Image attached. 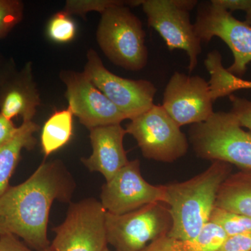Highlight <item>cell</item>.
<instances>
[{
    "mask_svg": "<svg viewBox=\"0 0 251 251\" xmlns=\"http://www.w3.org/2000/svg\"><path fill=\"white\" fill-rule=\"evenodd\" d=\"M75 188L60 161L44 162L22 184L0 198V233L21 238L33 250L47 249L50 211L54 201L68 202Z\"/></svg>",
    "mask_w": 251,
    "mask_h": 251,
    "instance_id": "6da1fadb",
    "label": "cell"
},
{
    "mask_svg": "<svg viewBox=\"0 0 251 251\" xmlns=\"http://www.w3.org/2000/svg\"><path fill=\"white\" fill-rule=\"evenodd\" d=\"M230 171L229 163L214 161L191 179L165 185V204L172 220L168 237L187 240L199 235L209 222L220 186Z\"/></svg>",
    "mask_w": 251,
    "mask_h": 251,
    "instance_id": "7a4b0ae2",
    "label": "cell"
},
{
    "mask_svg": "<svg viewBox=\"0 0 251 251\" xmlns=\"http://www.w3.org/2000/svg\"><path fill=\"white\" fill-rule=\"evenodd\" d=\"M189 140L202 159L251 171V131L243 129L231 112H214L205 122L191 126Z\"/></svg>",
    "mask_w": 251,
    "mask_h": 251,
    "instance_id": "3957f363",
    "label": "cell"
},
{
    "mask_svg": "<svg viewBox=\"0 0 251 251\" xmlns=\"http://www.w3.org/2000/svg\"><path fill=\"white\" fill-rule=\"evenodd\" d=\"M97 36L102 51L115 65L138 72L148 64L143 25L126 5L113 6L101 14Z\"/></svg>",
    "mask_w": 251,
    "mask_h": 251,
    "instance_id": "277c9868",
    "label": "cell"
},
{
    "mask_svg": "<svg viewBox=\"0 0 251 251\" xmlns=\"http://www.w3.org/2000/svg\"><path fill=\"white\" fill-rule=\"evenodd\" d=\"M197 4L195 0H140L149 27L161 35L168 49L183 50L187 53L189 73L197 67L198 56L202 52V42L189 14Z\"/></svg>",
    "mask_w": 251,
    "mask_h": 251,
    "instance_id": "5b68a950",
    "label": "cell"
},
{
    "mask_svg": "<svg viewBox=\"0 0 251 251\" xmlns=\"http://www.w3.org/2000/svg\"><path fill=\"white\" fill-rule=\"evenodd\" d=\"M171 226L168 206L162 202L125 214L106 212L105 215L107 241L117 251H141L150 243L168 234Z\"/></svg>",
    "mask_w": 251,
    "mask_h": 251,
    "instance_id": "8992f818",
    "label": "cell"
},
{
    "mask_svg": "<svg viewBox=\"0 0 251 251\" xmlns=\"http://www.w3.org/2000/svg\"><path fill=\"white\" fill-rule=\"evenodd\" d=\"M180 128L161 105L153 104L148 111L130 120L125 129L136 140L144 157L172 163L188 151L187 138Z\"/></svg>",
    "mask_w": 251,
    "mask_h": 251,
    "instance_id": "52a82bcc",
    "label": "cell"
},
{
    "mask_svg": "<svg viewBox=\"0 0 251 251\" xmlns=\"http://www.w3.org/2000/svg\"><path fill=\"white\" fill-rule=\"evenodd\" d=\"M101 202L87 198L73 203L62 224L54 227V251H103L108 247L105 215Z\"/></svg>",
    "mask_w": 251,
    "mask_h": 251,
    "instance_id": "ba28073f",
    "label": "cell"
},
{
    "mask_svg": "<svg viewBox=\"0 0 251 251\" xmlns=\"http://www.w3.org/2000/svg\"><path fill=\"white\" fill-rule=\"evenodd\" d=\"M83 74L123 114L132 120L153 105L157 89L152 82L145 80H130L118 76L104 67L94 50L87 53Z\"/></svg>",
    "mask_w": 251,
    "mask_h": 251,
    "instance_id": "9c48e42d",
    "label": "cell"
},
{
    "mask_svg": "<svg viewBox=\"0 0 251 251\" xmlns=\"http://www.w3.org/2000/svg\"><path fill=\"white\" fill-rule=\"evenodd\" d=\"M194 27L201 42L209 43L215 36L224 41L234 57L233 64L227 70L239 77L245 74L251 62L250 25L210 1L198 7Z\"/></svg>",
    "mask_w": 251,
    "mask_h": 251,
    "instance_id": "30bf717a",
    "label": "cell"
},
{
    "mask_svg": "<svg viewBox=\"0 0 251 251\" xmlns=\"http://www.w3.org/2000/svg\"><path fill=\"white\" fill-rule=\"evenodd\" d=\"M100 202L107 212L125 214L148 204L166 202L164 186L150 184L142 175L138 159L128 162L103 185Z\"/></svg>",
    "mask_w": 251,
    "mask_h": 251,
    "instance_id": "8fae6325",
    "label": "cell"
},
{
    "mask_svg": "<svg viewBox=\"0 0 251 251\" xmlns=\"http://www.w3.org/2000/svg\"><path fill=\"white\" fill-rule=\"evenodd\" d=\"M209 82L175 72L167 84L162 106L179 127L205 122L214 113Z\"/></svg>",
    "mask_w": 251,
    "mask_h": 251,
    "instance_id": "7c38bea8",
    "label": "cell"
},
{
    "mask_svg": "<svg viewBox=\"0 0 251 251\" xmlns=\"http://www.w3.org/2000/svg\"><path fill=\"white\" fill-rule=\"evenodd\" d=\"M61 78L67 86L68 107L89 130L126 120L83 73L63 72Z\"/></svg>",
    "mask_w": 251,
    "mask_h": 251,
    "instance_id": "4fadbf2b",
    "label": "cell"
},
{
    "mask_svg": "<svg viewBox=\"0 0 251 251\" xmlns=\"http://www.w3.org/2000/svg\"><path fill=\"white\" fill-rule=\"evenodd\" d=\"M92 155L82 158L89 171L100 173L108 181L129 162L124 148L126 130L120 125L97 127L90 130Z\"/></svg>",
    "mask_w": 251,
    "mask_h": 251,
    "instance_id": "5bb4252c",
    "label": "cell"
},
{
    "mask_svg": "<svg viewBox=\"0 0 251 251\" xmlns=\"http://www.w3.org/2000/svg\"><path fill=\"white\" fill-rule=\"evenodd\" d=\"M39 103L30 64L20 72L12 71L0 85V114L8 120L21 117L23 122L32 121Z\"/></svg>",
    "mask_w": 251,
    "mask_h": 251,
    "instance_id": "9a60e30c",
    "label": "cell"
},
{
    "mask_svg": "<svg viewBox=\"0 0 251 251\" xmlns=\"http://www.w3.org/2000/svg\"><path fill=\"white\" fill-rule=\"evenodd\" d=\"M39 130V126L34 122H23L16 135L0 147V198L10 186L9 180L23 150H31L35 147L36 139L34 134Z\"/></svg>",
    "mask_w": 251,
    "mask_h": 251,
    "instance_id": "2e32d148",
    "label": "cell"
},
{
    "mask_svg": "<svg viewBox=\"0 0 251 251\" xmlns=\"http://www.w3.org/2000/svg\"><path fill=\"white\" fill-rule=\"evenodd\" d=\"M227 237L224 229L209 221L194 239L182 240L166 234L150 243L141 251H216Z\"/></svg>",
    "mask_w": 251,
    "mask_h": 251,
    "instance_id": "e0dca14e",
    "label": "cell"
},
{
    "mask_svg": "<svg viewBox=\"0 0 251 251\" xmlns=\"http://www.w3.org/2000/svg\"><path fill=\"white\" fill-rule=\"evenodd\" d=\"M215 206L251 218V171L229 175L220 186Z\"/></svg>",
    "mask_w": 251,
    "mask_h": 251,
    "instance_id": "ac0fdd59",
    "label": "cell"
},
{
    "mask_svg": "<svg viewBox=\"0 0 251 251\" xmlns=\"http://www.w3.org/2000/svg\"><path fill=\"white\" fill-rule=\"evenodd\" d=\"M74 116L68 107L66 110L54 112L44 124L41 130V144L46 157L60 150L72 139Z\"/></svg>",
    "mask_w": 251,
    "mask_h": 251,
    "instance_id": "d6986e66",
    "label": "cell"
},
{
    "mask_svg": "<svg viewBox=\"0 0 251 251\" xmlns=\"http://www.w3.org/2000/svg\"><path fill=\"white\" fill-rule=\"evenodd\" d=\"M209 221L220 226L227 237L251 233V218L215 206Z\"/></svg>",
    "mask_w": 251,
    "mask_h": 251,
    "instance_id": "ffe728a7",
    "label": "cell"
},
{
    "mask_svg": "<svg viewBox=\"0 0 251 251\" xmlns=\"http://www.w3.org/2000/svg\"><path fill=\"white\" fill-rule=\"evenodd\" d=\"M128 5V1L120 0H68L62 11L67 15L75 14L83 17L90 11L103 14L115 6Z\"/></svg>",
    "mask_w": 251,
    "mask_h": 251,
    "instance_id": "44dd1931",
    "label": "cell"
},
{
    "mask_svg": "<svg viewBox=\"0 0 251 251\" xmlns=\"http://www.w3.org/2000/svg\"><path fill=\"white\" fill-rule=\"evenodd\" d=\"M75 23L64 11L57 13L50 21L48 34L50 39L57 43H68L75 37Z\"/></svg>",
    "mask_w": 251,
    "mask_h": 251,
    "instance_id": "7402d4cb",
    "label": "cell"
},
{
    "mask_svg": "<svg viewBox=\"0 0 251 251\" xmlns=\"http://www.w3.org/2000/svg\"><path fill=\"white\" fill-rule=\"evenodd\" d=\"M23 4L18 0H0V39L22 21Z\"/></svg>",
    "mask_w": 251,
    "mask_h": 251,
    "instance_id": "603a6c76",
    "label": "cell"
},
{
    "mask_svg": "<svg viewBox=\"0 0 251 251\" xmlns=\"http://www.w3.org/2000/svg\"><path fill=\"white\" fill-rule=\"evenodd\" d=\"M229 98L232 103L230 112L237 118L242 127H246L251 131V100L234 94L229 95Z\"/></svg>",
    "mask_w": 251,
    "mask_h": 251,
    "instance_id": "cb8c5ba5",
    "label": "cell"
},
{
    "mask_svg": "<svg viewBox=\"0 0 251 251\" xmlns=\"http://www.w3.org/2000/svg\"><path fill=\"white\" fill-rule=\"evenodd\" d=\"M216 251H251V233L227 237Z\"/></svg>",
    "mask_w": 251,
    "mask_h": 251,
    "instance_id": "d4e9b609",
    "label": "cell"
},
{
    "mask_svg": "<svg viewBox=\"0 0 251 251\" xmlns=\"http://www.w3.org/2000/svg\"><path fill=\"white\" fill-rule=\"evenodd\" d=\"M0 251H54L50 246L44 250H33L14 234L0 233Z\"/></svg>",
    "mask_w": 251,
    "mask_h": 251,
    "instance_id": "484cf974",
    "label": "cell"
},
{
    "mask_svg": "<svg viewBox=\"0 0 251 251\" xmlns=\"http://www.w3.org/2000/svg\"><path fill=\"white\" fill-rule=\"evenodd\" d=\"M211 2L231 13L232 11H247L251 6V0H212Z\"/></svg>",
    "mask_w": 251,
    "mask_h": 251,
    "instance_id": "4316f807",
    "label": "cell"
},
{
    "mask_svg": "<svg viewBox=\"0 0 251 251\" xmlns=\"http://www.w3.org/2000/svg\"><path fill=\"white\" fill-rule=\"evenodd\" d=\"M18 127L14 125L12 120L0 114V147L9 142L16 135Z\"/></svg>",
    "mask_w": 251,
    "mask_h": 251,
    "instance_id": "83f0119b",
    "label": "cell"
},
{
    "mask_svg": "<svg viewBox=\"0 0 251 251\" xmlns=\"http://www.w3.org/2000/svg\"><path fill=\"white\" fill-rule=\"evenodd\" d=\"M251 89V81L245 80L242 77L232 75L228 82V92L230 94L237 90Z\"/></svg>",
    "mask_w": 251,
    "mask_h": 251,
    "instance_id": "f1b7e54d",
    "label": "cell"
},
{
    "mask_svg": "<svg viewBox=\"0 0 251 251\" xmlns=\"http://www.w3.org/2000/svg\"><path fill=\"white\" fill-rule=\"evenodd\" d=\"M11 72V68L3 62L2 59H0V85Z\"/></svg>",
    "mask_w": 251,
    "mask_h": 251,
    "instance_id": "f546056e",
    "label": "cell"
},
{
    "mask_svg": "<svg viewBox=\"0 0 251 251\" xmlns=\"http://www.w3.org/2000/svg\"><path fill=\"white\" fill-rule=\"evenodd\" d=\"M246 12H247V16H246V21L244 22L247 23L251 27V6Z\"/></svg>",
    "mask_w": 251,
    "mask_h": 251,
    "instance_id": "4dcf8cb0",
    "label": "cell"
},
{
    "mask_svg": "<svg viewBox=\"0 0 251 251\" xmlns=\"http://www.w3.org/2000/svg\"><path fill=\"white\" fill-rule=\"evenodd\" d=\"M103 251H110V249H109L108 247H106V248H105V249H104V250Z\"/></svg>",
    "mask_w": 251,
    "mask_h": 251,
    "instance_id": "1f68e13d",
    "label": "cell"
}]
</instances>
